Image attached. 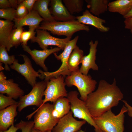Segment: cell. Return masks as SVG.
Returning <instances> with one entry per match:
<instances>
[{"mask_svg": "<svg viewBox=\"0 0 132 132\" xmlns=\"http://www.w3.org/2000/svg\"><path fill=\"white\" fill-rule=\"evenodd\" d=\"M0 18L13 21L16 19V9L12 8L6 9H0Z\"/></svg>", "mask_w": 132, "mask_h": 132, "instance_id": "obj_29", "label": "cell"}, {"mask_svg": "<svg viewBox=\"0 0 132 132\" xmlns=\"http://www.w3.org/2000/svg\"><path fill=\"white\" fill-rule=\"evenodd\" d=\"M37 0H24L22 3L28 10L29 12L32 10L34 4Z\"/></svg>", "mask_w": 132, "mask_h": 132, "instance_id": "obj_34", "label": "cell"}, {"mask_svg": "<svg viewBox=\"0 0 132 132\" xmlns=\"http://www.w3.org/2000/svg\"><path fill=\"white\" fill-rule=\"evenodd\" d=\"M79 94L76 91H71L68 93L67 97L69 101L73 117L85 121L94 127L95 132H103L94 121L85 102L78 98Z\"/></svg>", "mask_w": 132, "mask_h": 132, "instance_id": "obj_7", "label": "cell"}, {"mask_svg": "<svg viewBox=\"0 0 132 132\" xmlns=\"http://www.w3.org/2000/svg\"><path fill=\"white\" fill-rule=\"evenodd\" d=\"M24 28L22 27L15 28L11 33L10 39V49L14 47L17 48L21 43L22 34L23 32Z\"/></svg>", "mask_w": 132, "mask_h": 132, "instance_id": "obj_28", "label": "cell"}, {"mask_svg": "<svg viewBox=\"0 0 132 132\" xmlns=\"http://www.w3.org/2000/svg\"><path fill=\"white\" fill-rule=\"evenodd\" d=\"M22 46L23 50L30 54L36 64L41 67L45 72L48 71V70L44 63L45 60L52 53L58 52L62 50L60 48L56 47L42 50L36 49L32 50L27 45H22Z\"/></svg>", "mask_w": 132, "mask_h": 132, "instance_id": "obj_14", "label": "cell"}, {"mask_svg": "<svg viewBox=\"0 0 132 132\" xmlns=\"http://www.w3.org/2000/svg\"><path fill=\"white\" fill-rule=\"evenodd\" d=\"M17 108V104H15L0 110V131H6L14 124Z\"/></svg>", "mask_w": 132, "mask_h": 132, "instance_id": "obj_17", "label": "cell"}, {"mask_svg": "<svg viewBox=\"0 0 132 132\" xmlns=\"http://www.w3.org/2000/svg\"><path fill=\"white\" fill-rule=\"evenodd\" d=\"M130 30V31L131 32V33L132 34V27L131 28Z\"/></svg>", "mask_w": 132, "mask_h": 132, "instance_id": "obj_45", "label": "cell"}, {"mask_svg": "<svg viewBox=\"0 0 132 132\" xmlns=\"http://www.w3.org/2000/svg\"><path fill=\"white\" fill-rule=\"evenodd\" d=\"M28 31H23L22 34L21 43L22 45H27V42L35 36L36 33L34 31L36 28L31 27H29Z\"/></svg>", "mask_w": 132, "mask_h": 132, "instance_id": "obj_31", "label": "cell"}, {"mask_svg": "<svg viewBox=\"0 0 132 132\" xmlns=\"http://www.w3.org/2000/svg\"><path fill=\"white\" fill-rule=\"evenodd\" d=\"M65 81L67 87L75 86L77 88L80 95V99L85 102L88 95L95 90L97 84L90 75H84L79 70L71 72L69 75L66 76Z\"/></svg>", "mask_w": 132, "mask_h": 132, "instance_id": "obj_5", "label": "cell"}, {"mask_svg": "<svg viewBox=\"0 0 132 132\" xmlns=\"http://www.w3.org/2000/svg\"><path fill=\"white\" fill-rule=\"evenodd\" d=\"M84 56L83 51L76 45L70 55L68 61V68L71 73L79 70L78 66L81 63Z\"/></svg>", "mask_w": 132, "mask_h": 132, "instance_id": "obj_23", "label": "cell"}, {"mask_svg": "<svg viewBox=\"0 0 132 132\" xmlns=\"http://www.w3.org/2000/svg\"><path fill=\"white\" fill-rule=\"evenodd\" d=\"M11 8L9 0H0V8L1 9H6Z\"/></svg>", "mask_w": 132, "mask_h": 132, "instance_id": "obj_35", "label": "cell"}, {"mask_svg": "<svg viewBox=\"0 0 132 132\" xmlns=\"http://www.w3.org/2000/svg\"><path fill=\"white\" fill-rule=\"evenodd\" d=\"M28 12V10L22 2L18 5L16 9V19H21Z\"/></svg>", "mask_w": 132, "mask_h": 132, "instance_id": "obj_33", "label": "cell"}, {"mask_svg": "<svg viewBox=\"0 0 132 132\" xmlns=\"http://www.w3.org/2000/svg\"><path fill=\"white\" fill-rule=\"evenodd\" d=\"M47 81L44 80L37 82L29 93L19 98L17 104L19 112L28 106H35L38 108L42 105Z\"/></svg>", "mask_w": 132, "mask_h": 132, "instance_id": "obj_8", "label": "cell"}, {"mask_svg": "<svg viewBox=\"0 0 132 132\" xmlns=\"http://www.w3.org/2000/svg\"><path fill=\"white\" fill-rule=\"evenodd\" d=\"M78 38V36H77L73 39L70 40L66 44L63 51L60 55H57L56 53H53L55 58L61 61V65L57 70L52 72L44 71L39 69L38 71L41 75L40 79L48 81L51 78H56L61 75L65 78L66 76H68L71 74V73L68 67V59L70 55L76 45Z\"/></svg>", "mask_w": 132, "mask_h": 132, "instance_id": "obj_6", "label": "cell"}, {"mask_svg": "<svg viewBox=\"0 0 132 132\" xmlns=\"http://www.w3.org/2000/svg\"><path fill=\"white\" fill-rule=\"evenodd\" d=\"M4 69V68L2 66V63L0 62V71H1L2 70Z\"/></svg>", "mask_w": 132, "mask_h": 132, "instance_id": "obj_42", "label": "cell"}, {"mask_svg": "<svg viewBox=\"0 0 132 132\" xmlns=\"http://www.w3.org/2000/svg\"><path fill=\"white\" fill-rule=\"evenodd\" d=\"M76 132H85L82 130H80Z\"/></svg>", "mask_w": 132, "mask_h": 132, "instance_id": "obj_44", "label": "cell"}, {"mask_svg": "<svg viewBox=\"0 0 132 132\" xmlns=\"http://www.w3.org/2000/svg\"><path fill=\"white\" fill-rule=\"evenodd\" d=\"M86 122L84 120H77L74 117L70 111L61 118L53 129L52 132H76L80 130L82 126Z\"/></svg>", "mask_w": 132, "mask_h": 132, "instance_id": "obj_12", "label": "cell"}, {"mask_svg": "<svg viewBox=\"0 0 132 132\" xmlns=\"http://www.w3.org/2000/svg\"><path fill=\"white\" fill-rule=\"evenodd\" d=\"M61 0H51L50 1V12L55 20L66 22L76 20V17L71 14L63 4Z\"/></svg>", "mask_w": 132, "mask_h": 132, "instance_id": "obj_15", "label": "cell"}, {"mask_svg": "<svg viewBox=\"0 0 132 132\" xmlns=\"http://www.w3.org/2000/svg\"><path fill=\"white\" fill-rule=\"evenodd\" d=\"M52 132V131H49L47 132Z\"/></svg>", "mask_w": 132, "mask_h": 132, "instance_id": "obj_46", "label": "cell"}, {"mask_svg": "<svg viewBox=\"0 0 132 132\" xmlns=\"http://www.w3.org/2000/svg\"><path fill=\"white\" fill-rule=\"evenodd\" d=\"M62 1L68 11L72 15L74 13H79L83 10L84 4L83 0H63Z\"/></svg>", "mask_w": 132, "mask_h": 132, "instance_id": "obj_26", "label": "cell"}, {"mask_svg": "<svg viewBox=\"0 0 132 132\" xmlns=\"http://www.w3.org/2000/svg\"><path fill=\"white\" fill-rule=\"evenodd\" d=\"M53 105L49 103L44 104L32 113L27 115L28 120L34 116L33 128L41 132L52 131L59 121L55 119L52 115Z\"/></svg>", "mask_w": 132, "mask_h": 132, "instance_id": "obj_4", "label": "cell"}, {"mask_svg": "<svg viewBox=\"0 0 132 132\" xmlns=\"http://www.w3.org/2000/svg\"><path fill=\"white\" fill-rule=\"evenodd\" d=\"M18 102L11 97L0 94V110H1L11 105L17 104Z\"/></svg>", "mask_w": 132, "mask_h": 132, "instance_id": "obj_30", "label": "cell"}, {"mask_svg": "<svg viewBox=\"0 0 132 132\" xmlns=\"http://www.w3.org/2000/svg\"><path fill=\"white\" fill-rule=\"evenodd\" d=\"M124 23L125 29H130L132 27V18L125 19Z\"/></svg>", "mask_w": 132, "mask_h": 132, "instance_id": "obj_36", "label": "cell"}, {"mask_svg": "<svg viewBox=\"0 0 132 132\" xmlns=\"http://www.w3.org/2000/svg\"><path fill=\"white\" fill-rule=\"evenodd\" d=\"M52 111L53 117L58 121L70 111V105L67 98L62 97L58 98L53 104Z\"/></svg>", "mask_w": 132, "mask_h": 132, "instance_id": "obj_21", "label": "cell"}, {"mask_svg": "<svg viewBox=\"0 0 132 132\" xmlns=\"http://www.w3.org/2000/svg\"><path fill=\"white\" fill-rule=\"evenodd\" d=\"M37 29L48 30L54 35H64L71 39L77 32L85 31L88 32L90 30L88 26L79 23L77 20L66 22L43 21Z\"/></svg>", "mask_w": 132, "mask_h": 132, "instance_id": "obj_2", "label": "cell"}, {"mask_svg": "<svg viewBox=\"0 0 132 132\" xmlns=\"http://www.w3.org/2000/svg\"><path fill=\"white\" fill-rule=\"evenodd\" d=\"M37 35L31 40V43H37L43 50H46L50 45H54L64 50L67 44L71 38L66 37L60 38L51 35L47 30L37 29Z\"/></svg>", "mask_w": 132, "mask_h": 132, "instance_id": "obj_10", "label": "cell"}, {"mask_svg": "<svg viewBox=\"0 0 132 132\" xmlns=\"http://www.w3.org/2000/svg\"><path fill=\"white\" fill-rule=\"evenodd\" d=\"M65 78L61 75L58 77H53L49 79L44 92V98L42 105L38 108L48 102L53 103L60 97H67L68 93L65 88Z\"/></svg>", "mask_w": 132, "mask_h": 132, "instance_id": "obj_9", "label": "cell"}, {"mask_svg": "<svg viewBox=\"0 0 132 132\" xmlns=\"http://www.w3.org/2000/svg\"><path fill=\"white\" fill-rule=\"evenodd\" d=\"M33 121L21 120L15 126L21 130V132H32L34 126Z\"/></svg>", "mask_w": 132, "mask_h": 132, "instance_id": "obj_32", "label": "cell"}, {"mask_svg": "<svg viewBox=\"0 0 132 132\" xmlns=\"http://www.w3.org/2000/svg\"><path fill=\"white\" fill-rule=\"evenodd\" d=\"M132 7V0H117L109 2L108 10L118 13L123 17L130 11Z\"/></svg>", "mask_w": 132, "mask_h": 132, "instance_id": "obj_22", "label": "cell"}, {"mask_svg": "<svg viewBox=\"0 0 132 132\" xmlns=\"http://www.w3.org/2000/svg\"><path fill=\"white\" fill-rule=\"evenodd\" d=\"M14 25L12 21L0 20V46L5 47L8 51L11 49L10 39Z\"/></svg>", "mask_w": 132, "mask_h": 132, "instance_id": "obj_20", "label": "cell"}, {"mask_svg": "<svg viewBox=\"0 0 132 132\" xmlns=\"http://www.w3.org/2000/svg\"><path fill=\"white\" fill-rule=\"evenodd\" d=\"M10 3L11 7L16 9L19 5L18 0H9Z\"/></svg>", "mask_w": 132, "mask_h": 132, "instance_id": "obj_38", "label": "cell"}, {"mask_svg": "<svg viewBox=\"0 0 132 132\" xmlns=\"http://www.w3.org/2000/svg\"><path fill=\"white\" fill-rule=\"evenodd\" d=\"M44 20L37 11L32 10L23 18L15 19L13 21L14 22L13 28L28 26L29 27H34L36 29L40 26V23Z\"/></svg>", "mask_w": 132, "mask_h": 132, "instance_id": "obj_19", "label": "cell"}, {"mask_svg": "<svg viewBox=\"0 0 132 132\" xmlns=\"http://www.w3.org/2000/svg\"><path fill=\"white\" fill-rule=\"evenodd\" d=\"M32 132H41L39 130L35 129L33 127V128Z\"/></svg>", "mask_w": 132, "mask_h": 132, "instance_id": "obj_43", "label": "cell"}, {"mask_svg": "<svg viewBox=\"0 0 132 132\" xmlns=\"http://www.w3.org/2000/svg\"><path fill=\"white\" fill-rule=\"evenodd\" d=\"M127 112V108L123 105L117 115H115L110 110L99 116L92 118L103 132H124V113Z\"/></svg>", "mask_w": 132, "mask_h": 132, "instance_id": "obj_3", "label": "cell"}, {"mask_svg": "<svg viewBox=\"0 0 132 132\" xmlns=\"http://www.w3.org/2000/svg\"><path fill=\"white\" fill-rule=\"evenodd\" d=\"M0 93L16 99L24 95V92L12 79L0 80Z\"/></svg>", "mask_w": 132, "mask_h": 132, "instance_id": "obj_18", "label": "cell"}, {"mask_svg": "<svg viewBox=\"0 0 132 132\" xmlns=\"http://www.w3.org/2000/svg\"><path fill=\"white\" fill-rule=\"evenodd\" d=\"M123 17L125 19L130 17L132 18V7L130 11L127 14Z\"/></svg>", "mask_w": 132, "mask_h": 132, "instance_id": "obj_40", "label": "cell"}, {"mask_svg": "<svg viewBox=\"0 0 132 132\" xmlns=\"http://www.w3.org/2000/svg\"><path fill=\"white\" fill-rule=\"evenodd\" d=\"M51 0H37L33 10L37 11L44 19V21L52 22L55 20L51 14L48 5Z\"/></svg>", "mask_w": 132, "mask_h": 132, "instance_id": "obj_24", "label": "cell"}, {"mask_svg": "<svg viewBox=\"0 0 132 132\" xmlns=\"http://www.w3.org/2000/svg\"><path fill=\"white\" fill-rule=\"evenodd\" d=\"M89 11L95 16H99L108 10V0H85Z\"/></svg>", "mask_w": 132, "mask_h": 132, "instance_id": "obj_25", "label": "cell"}, {"mask_svg": "<svg viewBox=\"0 0 132 132\" xmlns=\"http://www.w3.org/2000/svg\"><path fill=\"white\" fill-rule=\"evenodd\" d=\"M20 55L22 57L24 63L20 64L18 60L16 59L10 67L23 76L28 83L33 87L37 83V78H40L41 74L38 71L34 69L30 60L27 55L24 54H21Z\"/></svg>", "mask_w": 132, "mask_h": 132, "instance_id": "obj_11", "label": "cell"}, {"mask_svg": "<svg viewBox=\"0 0 132 132\" xmlns=\"http://www.w3.org/2000/svg\"><path fill=\"white\" fill-rule=\"evenodd\" d=\"M98 44L97 40H95L94 42L92 40L89 43V53L87 55H84L81 63L82 65L79 69V71L84 75H88L90 69L94 70H98V66L95 63L97 51V47Z\"/></svg>", "mask_w": 132, "mask_h": 132, "instance_id": "obj_13", "label": "cell"}, {"mask_svg": "<svg viewBox=\"0 0 132 132\" xmlns=\"http://www.w3.org/2000/svg\"><path fill=\"white\" fill-rule=\"evenodd\" d=\"M6 48L3 46H0V62L4 64V69L10 71V68L8 65H12L16 59L14 55H9Z\"/></svg>", "mask_w": 132, "mask_h": 132, "instance_id": "obj_27", "label": "cell"}, {"mask_svg": "<svg viewBox=\"0 0 132 132\" xmlns=\"http://www.w3.org/2000/svg\"><path fill=\"white\" fill-rule=\"evenodd\" d=\"M76 18L79 23L85 25H92L101 32H106L110 30L109 27L103 25L106 23L105 20L93 15L88 10L84 11L82 15L77 16Z\"/></svg>", "mask_w": 132, "mask_h": 132, "instance_id": "obj_16", "label": "cell"}, {"mask_svg": "<svg viewBox=\"0 0 132 132\" xmlns=\"http://www.w3.org/2000/svg\"><path fill=\"white\" fill-rule=\"evenodd\" d=\"M128 114L129 116L132 117V107L129 106L128 108Z\"/></svg>", "mask_w": 132, "mask_h": 132, "instance_id": "obj_39", "label": "cell"}, {"mask_svg": "<svg viewBox=\"0 0 132 132\" xmlns=\"http://www.w3.org/2000/svg\"><path fill=\"white\" fill-rule=\"evenodd\" d=\"M6 79V77L2 71L0 72V80Z\"/></svg>", "mask_w": 132, "mask_h": 132, "instance_id": "obj_41", "label": "cell"}, {"mask_svg": "<svg viewBox=\"0 0 132 132\" xmlns=\"http://www.w3.org/2000/svg\"><path fill=\"white\" fill-rule=\"evenodd\" d=\"M123 98L115 78L111 84L101 80L97 89L88 95L85 102L92 117H97L117 106Z\"/></svg>", "mask_w": 132, "mask_h": 132, "instance_id": "obj_1", "label": "cell"}, {"mask_svg": "<svg viewBox=\"0 0 132 132\" xmlns=\"http://www.w3.org/2000/svg\"><path fill=\"white\" fill-rule=\"evenodd\" d=\"M18 129H19L18 127L13 124L7 130L4 131H0V132H16Z\"/></svg>", "mask_w": 132, "mask_h": 132, "instance_id": "obj_37", "label": "cell"}]
</instances>
